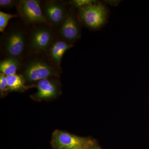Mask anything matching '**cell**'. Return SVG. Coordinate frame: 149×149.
<instances>
[{
    "label": "cell",
    "mask_w": 149,
    "mask_h": 149,
    "mask_svg": "<svg viewBox=\"0 0 149 149\" xmlns=\"http://www.w3.org/2000/svg\"><path fill=\"white\" fill-rule=\"evenodd\" d=\"M61 69L55 65L49 59L32 58L23 65L22 75L26 84L32 86L37 81L52 77H59Z\"/></svg>",
    "instance_id": "cell-1"
},
{
    "label": "cell",
    "mask_w": 149,
    "mask_h": 149,
    "mask_svg": "<svg viewBox=\"0 0 149 149\" xmlns=\"http://www.w3.org/2000/svg\"><path fill=\"white\" fill-rule=\"evenodd\" d=\"M2 49L7 57L21 60L28 48V37L21 28L14 27L8 30L2 38Z\"/></svg>",
    "instance_id": "cell-2"
},
{
    "label": "cell",
    "mask_w": 149,
    "mask_h": 149,
    "mask_svg": "<svg viewBox=\"0 0 149 149\" xmlns=\"http://www.w3.org/2000/svg\"><path fill=\"white\" fill-rule=\"evenodd\" d=\"M33 25L28 36V48L35 53L47 54L56 40L53 27L47 23Z\"/></svg>",
    "instance_id": "cell-3"
},
{
    "label": "cell",
    "mask_w": 149,
    "mask_h": 149,
    "mask_svg": "<svg viewBox=\"0 0 149 149\" xmlns=\"http://www.w3.org/2000/svg\"><path fill=\"white\" fill-rule=\"evenodd\" d=\"M51 146L53 149H88L95 144L90 138L75 136L59 130L54 131Z\"/></svg>",
    "instance_id": "cell-4"
},
{
    "label": "cell",
    "mask_w": 149,
    "mask_h": 149,
    "mask_svg": "<svg viewBox=\"0 0 149 149\" xmlns=\"http://www.w3.org/2000/svg\"><path fill=\"white\" fill-rule=\"evenodd\" d=\"M78 9L77 18L88 28L98 29L105 22L107 11L101 4L96 3Z\"/></svg>",
    "instance_id": "cell-5"
},
{
    "label": "cell",
    "mask_w": 149,
    "mask_h": 149,
    "mask_svg": "<svg viewBox=\"0 0 149 149\" xmlns=\"http://www.w3.org/2000/svg\"><path fill=\"white\" fill-rule=\"evenodd\" d=\"M41 3L38 0L18 1L17 9L19 15L25 24H49L42 12Z\"/></svg>",
    "instance_id": "cell-6"
},
{
    "label": "cell",
    "mask_w": 149,
    "mask_h": 149,
    "mask_svg": "<svg viewBox=\"0 0 149 149\" xmlns=\"http://www.w3.org/2000/svg\"><path fill=\"white\" fill-rule=\"evenodd\" d=\"M59 77H52L42 79L32 85L37 91L31 95L30 98L35 101H48L57 97L61 93V85Z\"/></svg>",
    "instance_id": "cell-7"
},
{
    "label": "cell",
    "mask_w": 149,
    "mask_h": 149,
    "mask_svg": "<svg viewBox=\"0 0 149 149\" xmlns=\"http://www.w3.org/2000/svg\"><path fill=\"white\" fill-rule=\"evenodd\" d=\"M41 6L43 15L52 27L59 28L68 13L65 4L59 1H45Z\"/></svg>",
    "instance_id": "cell-8"
},
{
    "label": "cell",
    "mask_w": 149,
    "mask_h": 149,
    "mask_svg": "<svg viewBox=\"0 0 149 149\" xmlns=\"http://www.w3.org/2000/svg\"><path fill=\"white\" fill-rule=\"evenodd\" d=\"M58 35L61 39L72 44L80 38V24L71 12H68L66 18L59 27Z\"/></svg>",
    "instance_id": "cell-9"
},
{
    "label": "cell",
    "mask_w": 149,
    "mask_h": 149,
    "mask_svg": "<svg viewBox=\"0 0 149 149\" xmlns=\"http://www.w3.org/2000/svg\"><path fill=\"white\" fill-rule=\"evenodd\" d=\"M73 44L61 39H56L49 48L47 54L48 58L55 65L61 69L62 59L67 51L73 47Z\"/></svg>",
    "instance_id": "cell-10"
},
{
    "label": "cell",
    "mask_w": 149,
    "mask_h": 149,
    "mask_svg": "<svg viewBox=\"0 0 149 149\" xmlns=\"http://www.w3.org/2000/svg\"><path fill=\"white\" fill-rule=\"evenodd\" d=\"M22 66L21 60L14 57H7L0 63V71L5 75H14Z\"/></svg>",
    "instance_id": "cell-11"
},
{
    "label": "cell",
    "mask_w": 149,
    "mask_h": 149,
    "mask_svg": "<svg viewBox=\"0 0 149 149\" xmlns=\"http://www.w3.org/2000/svg\"><path fill=\"white\" fill-rule=\"evenodd\" d=\"M6 76L10 92L22 93L31 88L30 86L27 85L24 77L21 74H16Z\"/></svg>",
    "instance_id": "cell-12"
},
{
    "label": "cell",
    "mask_w": 149,
    "mask_h": 149,
    "mask_svg": "<svg viewBox=\"0 0 149 149\" xmlns=\"http://www.w3.org/2000/svg\"><path fill=\"white\" fill-rule=\"evenodd\" d=\"M16 15L10 14L0 11V32H4L10 19L17 17Z\"/></svg>",
    "instance_id": "cell-13"
},
{
    "label": "cell",
    "mask_w": 149,
    "mask_h": 149,
    "mask_svg": "<svg viewBox=\"0 0 149 149\" xmlns=\"http://www.w3.org/2000/svg\"><path fill=\"white\" fill-rule=\"evenodd\" d=\"M10 92L6 76L4 74H0V96L1 98L7 95Z\"/></svg>",
    "instance_id": "cell-14"
},
{
    "label": "cell",
    "mask_w": 149,
    "mask_h": 149,
    "mask_svg": "<svg viewBox=\"0 0 149 149\" xmlns=\"http://www.w3.org/2000/svg\"><path fill=\"white\" fill-rule=\"evenodd\" d=\"M96 3L97 2L94 0H73L68 2L70 5L78 9L92 5Z\"/></svg>",
    "instance_id": "cell-15"
},
{
    "label": "cell",
    "mask_w": 149,
    "mask_h": 149,
    "mask_svg": "<svg viewBox=\"0 0 149 149\" xmlns=\"http://www.w3.org/2000/svg\"><path fill=\"white\" fill-rule=\"evenodd\" d=\"M18 1L15 0H1L0 7L4 9H11L17 5Z\"/></svg>",
    "instance_id": "cell-16"
},
{
    "label": "cell",
    "mask_w": 149,
    "mask_h": 149,
    "mask_svg": "<svg viewBox=\"0 0 149 149\" xmlns=\"http://www.w3.org/2000/svg\"><path fill=\"white\" fill-rule=\"evenodd\" d=\"M88 149H101L98 146H97V145H96V144H95V145H94V146H92L91 147V148H89Z\"/></svg>",
    "instance_id": "cell-17"
}]
</instances>
